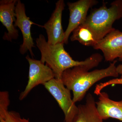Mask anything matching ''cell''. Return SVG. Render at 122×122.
Masks as SVG:
<instances>
[{"label": "cell", "mask_w": 122, "mask_h": 122, "mask_svg": "<svg viewBox=\"0 0 122 122\" xmlns=\"http://www.w3.org/2000/svg\"><path fill=\"white\" fill-rule=\"evenodd\" d=\"M36 43L41 54L40 61L52 69L57 79H61L63 72L68 69L82 66L92 69L102 61V57L98 53L93 54L85 61H75L65 50L64 44H49L42 34L36 39Z\"/></svg>", "instance_id": "obj_1"}, {"label": "cell", "mask_w": 122, "mask_h": 122, "mask_svg": "<svg viewBox=\"0 0 122 122\" xmlns=\"http://www.w3.org/2000/svg\"><path fill=\"white\" fill-rule=\"evenodd\" d=\"M114 61L105 69L89 72L90 68L82 66L68 69L63 72L61 80L66 88L73 92V100L75 103L81 101L90 87L97 82L109 77H118Z\"/></svg>", "instance_id": "obj_2"}, {"label": "cell", "mask_w": 122, "mask_h": 122, "mask_svg": "<svg viewBox=\"0 0 122 122\" xmlns=\"http://www.w3.org/2000/svg\"><path fill=\"white\" fill-rule=\"evenodd\" d=\"M121 18L122 0H116L109 7L103 2L100 8L92 10L83 24L93 32L98 41L114 29V22Z\"/></svg>", "instance_id": "obj_3"}, {"label": "cell", "mask_w": 122, "mask_h": 122, "mask_svg": "<svg viewBox=\"0 0 122 122\" xmlns=\"http://www.w3.org/2000/svg\"><path fill=\"white\" fill-rule=\"evenodd\" d=\"M43 85L54 98L63 111L65 122H72L78 112V108L73 101L71 91L66 87L61 79L55 78Z\"/></svg>", "instance_id": "obj_4"}, {"label": "cell", "mask_w": 122, "mask_h": 122, "mask_svg": "<svg viewBox=\"0 0 122 122\" xmlns=\"http://www.w3.org/2000/svg\"><path fill=\"white\" fill-rule=\"evenodd\" d=\"M25 58L29 65L28 81L24 91L20 94L19 99L26 98L34 88L39 85H44L55 78L53 71L41 61L31 58L27 55Z\"/></svg>", "instance_id": "obj_5"}, {"label": "cell", "mask_w": 122, "mask_h": 122, "mask_svg": "<svg viewBox=\"0 0 122 122\" xmlns=\"http://www.w3.org/2000/svg\"><path fill=\"white\" fill-rule=\"evenodd\" d=\"M16 20L14 24L15 27H18L21 31L23 37V42L20 46V52L24 55L29 51L32 57L34 56L32 48L35 47L31 33V27L32 25H37L40 27L43 26L35 24L30 20L26 16L25 6L20 0H18L15 8Z\"/></svg>", "instance_id": "obj_6"}, {"label": "cell", "mask_w": 122, "mask_h": 122, "mask_svg": "<svg viewBox=\"0 0 122 122\" xmlns=\"http://www.w3.org/2000/svg\"><path fill=\"white\" fill-rule=\"evenodd\" d=\"M98 3L96 0H79L74 2H68L69 19L68 27L65 31L63 44H68L70 35L75 29L85 23L89 9Z\"/></svg>", "instance_id": "obj_7"}, {"label": "cell", "mask_w": 122, "mask_h": 122, "mask_svg": "<svg viewBox=\"0 0 122 122\" xmlns=\"http://www.w3.org/2000/svg\"><path fill=\"white\" fill-rule=\"evenodd\" d=\"M93 48L102 51L107 61H114L117 58L122 61V32L114 29Z\"/></svg>", "instance_id": "obj_8"}, {"label": "cell", "mask_w": 122, "mask_h": 122, "mask_svg": "<svg viewBox=\"0 0 122 122\" xmlns=\"http://www.w3.org/2000/svg\"><path fill=\"white\" fill-rule=\"evenodd\" d=\"M65 7V4L63 0L58 1L50 18L43 25L47 33V42L49 44L53 45L63 43L65 32L62 25V16Z\"/></svg>", "instance_id": "obj_9"}, {"label": "cell", "mask_w": 122, "mask_h": 122, "mask_svg": "<svg viewBox=\"0 0 122 122\" xmlns=\"http://www.w3.org/2000/svg\"><path fill=\"white\" fill-rule=\"evenodd\" d=\"M17 0L0 1V21L7 30V32H5L3 39L11 42L19 37L18 30L14 25L16 20L15 8Z\"/></svg>", "instance_id": "obj_10"}, {"label": "cell", "mask_w": 122, "mask_h": 122, "mask_svg": "<svg viewBox=\"0 0 122 122\" xmlns=\"http://www.w3.org/2000/svg\"><path fill=\"white\" fill-rule=\"evenodd\" d=\"M98 96V101L96 102V108L103 120L112 118L122 122V100H111L105 92H101Z\"/></svg>", "instance_id": "obj_11"}, {"label": "cell", "mask_w": 122, "mask_h": 122, "mask_svg": "<svg viewBox=\"0 0 122 122\" xmlns=\"http://www.w3.org/2000/svg\"><path fill=\"white\" fill-rule=\"evenodd\" d=\"M96 102L92 95L87 94L85 104L78 106V112L72 122H103L97 110Z\"/></svg>", "instance_id": "obj_12"}, {"label": "cell", "mask_w": 122, "mask_h": 122, "mask_svg": "<svg viewBox=\"0 0 122 122\" xmlns=\"http://www.w3.org/2000/svg\"><path fill=\"white\" fill-rule=\"evenodd\" d=\"M72 33L70 37L71 41H77L83 45L93 47L97 42L94 33L84 24L80 25L77 27Z\"/></svg>", "instance_id": "obj_13"}, {"label": "cell", "mask_w": 122, "mask_h": 122, "mask_svg": "<svg viewBox=\"0 0 122 122\" xmlns=\"http://www.w3.org/2000/svg\"><path fill=\"white\" fill-rule=\"evenodd\" d=\"M0 122H31L29 119L21 118L20 114L14 111L0 112Z\"/></svg>", "instance_id": "obj_14"}, {"label": "cell", "mask_w": 122, "mask_h": 122, "mask_svg": "<svg viewBox=\"0 0 122 122\" xmlns=\"http://www.w3.org/2000/svg\"><path fill=\"white\" fill-rule=\"evenodd\" d=\"M121 84L122 85V78H115L109 80L104 83H100L96 85L94 93L97 95H98L103 89L110 85Z\"/></svg>", "instance_id": "obj_15"}, {"label": "cell", "mask_w": 122, "mask_h": 122, "mask_svg": "<svg viewBox=\"0 0 122 122\" xmlns=\"http://www.w3.org/2000/svg\"><path fill=\"white\" fill-rule=\"evenodd\" d=\"M9 94L8 92H0V112L8 111V107L10 104Z\"/></svg>", "instance_id": "obj_16"}, {"label": "cell", "mask_w": 122, "mask_h": 122, "mask_svg": "<svg viewBox=\"0 0 122 122\" xmlns=\"http://www.w3.org/2000/svg\"><path fill=\"white\" fill-rule=\"evenodd\" d=\"M116 69L118 74L121 75V78H122V64L118 66Z\"/></svg>", "instance_id": "obj_17"}]
</instances>
